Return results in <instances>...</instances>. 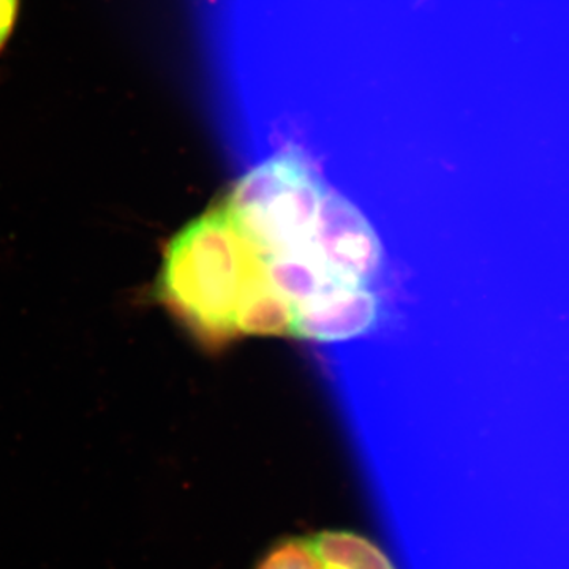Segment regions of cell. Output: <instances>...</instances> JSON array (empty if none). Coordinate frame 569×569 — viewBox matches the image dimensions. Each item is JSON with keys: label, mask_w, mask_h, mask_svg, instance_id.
Returning <instances> with one entry per match:
<instances>
[{"label": "cell", "mask_w": 569, "mask_h": 569, "mask_svg": "<svg viewBox=\"0 0 569 569\" xmlns=\"http://www.w3.org/2000/svg\"><path fill=\"white\" fill-rule=\"evenodd\" d=\"M159 293L176 316L212 343L238 336L246 313L277 295L263 258L224 203L190 223L168 247Z\"/></svg>", "instance_id": "obj_1"}, {"label": "cell", "mask_w": 569, "mask_h": 569, "mask_svg": "<svg viewBox=\"0 0 569 569\" xmlns=\"http://www.w3.org/2000/svg\"><path fill=\"white\" fill-rule=\"evenodd\" d=\"M307 539L323 569H397L380 546L355 531L325 530Z\"/></svg>", "instance_id": "obj_2"}, {"label": "cell", "mask_w": 569, "mask_h": 569, "mask_svg": "<svg viewBox=\"0 0 569 569\" xmlns=\"http://www.w3.org/2000/svg\"><path fill=\"white\" fill-rule=\"evenodd\" d=\"M254 569H323V565L309 539L290 538L269 550Z\"/></svg>", "instance_id": "obj_3"}, {"label": "cell", "mask_w": 569, "mask_h": 569, "mask_svg": "<svg viewBox=\"0 0 569 569\" xmlns=\"http://www.w3.org/2000/svg\"><path fill=\"white\" fill-rule=\"evenodd\" d=\"M21 0H0V54L17 28Z\"/></svg>", "instance_id": "obj_4"}]
</instances>
